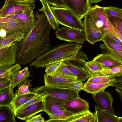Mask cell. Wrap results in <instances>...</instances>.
I'll return each instance as SVG.
<instances>
[{"label":"cell","mask_w":122,"mask_h":122,"mask_svg":"<svg viewBox=\"0 0 122 122\" xmlns=\"http://www.w3.org/2000/svg\"><path fill=\"white\" fill-rule=\"evenodd\" d=\"M51 28L46 15H37L31 30L19 42L16 63L25 65L46 53L51 47L50 33Z\"/></svg>","instance_id":"6da1fadb"},{"label":"cell","mask_w":122,"mask_h":122,"mask_svg":"<svg viewBox=\"0 0 122 122\" xmlns=\"http://www.w3.org/2000/svg\"><path fill=\"white\" fill-rule=\"evenodd\" d=\"M82 47L79 44L72 42L61 44L51 47L46 53L35 58L29 66L38 69L45 67L54 62L70 61L74 58Z\"/></svg>","instance_id":"7a4b0ae2"},{"label":"cell","mask_w":122,"mask_h":122,"mask_svg":"<svg viewBox=\"0 0 122 122\" xmlns=\"http://www.w3.org/2000/svg\"><path fill=\"white\" fill-rule=\"evenodd\" d=\"M51 10L58 24L79 31H83V22L66 7L50 6Z\"/></svg>","instance_id":"3957f363"},{"label":"cell","mask_w":122,"mask_h":122,"mask_svg":"<svg viewBox=\"0 0 122 122\" xmlns=\"http://www.w3.org/2000/svg\"><path fill=\"white\" fill-rule=\"evenodd\" d=\"M84 16L89 19L104 35L109 32L115 35L111 25L107 20L103 7L97 5L90 6Z\"/></svg>","instance_id":"277c9868"},{"label":"cell","mask_w":122,"mask_h":122,"mask_svg":"<svg viewBox=\"0 0 122 122\" xmlns=\"http://www.w3.org/2000/svg\"><path fill=\"white\" fill-rule=\"evenodd\" d=\"M80 91L72 88H62L45 85L35 89L33 92L37 94L47 93L65 102L79 97L78 93Z\"/></svg>","instance_id":"5b68a950"},{"label":"cell","mask_w":122,"mask_h":122,"mask_svg":"<svg viewBox=\"0 0 122 122\" xmlns=\"http://www.w3.org/2000/svg\"><path fill=\"white\" fill-rule=\"evenodd\" d=\"M56 38L68 42L83 44L86 39L84 32L64 26L55 32Z\"/></svg>","instance_id":"8992f818"},{"label":"cell","mask_w":122,"mask_h":122,"mask_svg":"<svg viewBox=\"0 0 122 122\" xmlns=\"http://www.w3.org/2000/svg\"><path fill=\"white\" fill-rule=\"evenodd\" d=\"M92 97L98 108L107 112L115 114L112 106L113 99L110 93L104 90L93 94Z\"/></svg>","instance_id":"52a82bcc"},{"label":"cell","mask_w":122,"mask_h":122,"mask_svg":"<svg viewBox=\"0 0 122 122\" xmlns=\"http://www.w3.org/2000/svg\"><path fill=\"white\" fill-rule=\"evenodd\" d=\"M18 41L0 48V66H12L16 63Z\"/></svg>","instance_id":"ba28073f"},{"label":"cell","mask_w":122,"mask_h":122,"mask_svg":"<svg viewBox=\"0 0 122 122\" xmlns=\"http://www.w3.org/2000/svg\"><path fill=\"white\" fill-rule=\"evenodd\" d=\"M65 6L81 20L90 7L89 0H63Z\"/></svg>","instance_id":"9c48e42d"},{"label":"cell","mask_w":122,"mask_h":122,"mask_svg":"<svg viewBox=\"0 0 122 122\" xmlns=\"http://www.w3.org/2000/svg\"><path fill=\"white\" fill-rule=\"evenodd\" d=\"M84 17L83 22V31L86 37V41L94 45L96 42L101 41L104 35L89 19Z\"/></svg>","instance_id":"30bf717a"},{"label":"cell","mask_w":122,"mask_h":122,"mask_svg":"<svg viewBox=\"0 0 122 122\" xmlns=\"http://www.w3.org/2000/svg\"><path fill=\"white\" fill-rule=\"evenodd\" d=\"M43 101V111L49 115L58 111L65 110L64 100L53 97L49 94H47Z\"/></svg>","instance_id":"8fae6325"},{"label":"cell","mask_w":122,"mask_h":122,"mask_svg":"<svg viewBox=\"0 0 122 122\" xmlns=\"http://www.w3.org/2000/svg\"><path fill=\"white\" fill-rule=\"evenodd\" d=\"M46 86L62 88H70V84L72 82L82 81L78 79H69L46 74L44 76Z\"/></svg>","instance_id":"7c38bea8"},{"label":"cell","mask_w":122,"mask_h":122,"mask_svg":"<svg viewBox=\"0 0 122 122\" xmlns=\"http://www.w3.org/2000/svg\"><path fill=\"white\" fill-rule=\"evenodd\" d=\"M64 107L66 110L75 114L88 110L89 105L87 101L79 97L65 102Z\"/></svg>","instance_id":"4fadbf2b"},{"label":"cell","mask_w":122,"mask_h":122,"mask_svg":"<svg viewBox=\"0 0 122 122\" xmlns=\"http://www.w3.org/2000/svg\"><path fill=\"white\" fill-rule=\"evenodd\" d=\"M43 101L36 102L17 112L15 117L22 120L25 121L36 114L43 111Z\"/></svg>","instance_id":"5bb4252c"},{"label":"cell","mask_w":122,"mask_h":122,"mask_svg":"<svg viewBox=\"0 0 122 122\" xmlns=\"http://www.w3.org/2000/svg\"><path fill=\"white\" fill-rule=\"evenodd\" d=\"M95 122H122V117L107 112L95 105Z\"/></svg>","instance_id":"9a60e30c"},{"label":"cell","mask_w":122,"mask_h":122,"mask_svg":"<svg viewBox=\"0 0 122 122\" xmlns=\"http://www.w3.org/2000/svg\"><path fill=\"white\" fill-rule=\"evenodd\" d=\"M64 122H95L94 115L88 110L74 114L63 120Z\"/></svg>","instance_id":"2e32d148"},{"label":"cell","mask_w":122,"mask_h":122,"mask_svg":"<svg viewBox=\"0 0 122 122\" xmlns=\"http://www.w3.org/2000/svg\"><path fill=\"white\" fill-rule=\"evenodd\" d=\"M93 60L109 68L122 65V62L108 55L102 53L94 57Z\"/></svg>","instance_id":"e0dca14e"},{"label":"cell","mask_w":122,"mask_h":122,"mask_svg":"<svg viewBox=\"0 0 122 122\" xmlns=\"http://www.w3.org/2000/svg\"><path fill=\"white\" fill-rule=\"evenodd\" d=\"M37 94L33 92L23 94H18L16 92L14 97L10 105L14 111L25 104L35 96Z\"/></svg>","instance_id":"ac0fdd59"},{"label":"cell","mask_w":122,"mask_h":122,"mask_svg":"<svg viewBox=\"0 0 122 122\" xmlns=\"http://www.w3.org/2000/svg\"><path fill=\"white\" fill-rule=\"evenodd\" d=\"M41 2L42 7L39 11L44 12L46 15L51 28L57 30L59 29V24L51 10L50 6L48 3L45 1Z\"/></svg>","instance_id":"d6986e66"},{"label":"cell","mask_w":122,"mask_h":122,"mask_svg":"<svg viewBox=\"0 0 122 122\" xmlns=\"http://www.w3.org/2000/svg\"><path fill=\"white\" fill-rule=\"evenodd\" d=\"M13 109L10 105L0 106V122H16Z\"/></svg>","instance_id":"ffe728a7"},{"label":"cell","mask_w":122,"mask_h":122,"mask_svg":"<svg viewBox=\"0 0 122 122\" xmlns=\"http://www.w3.org/2000/svg\"><path fill=\"white\" fill-rule=\"evenodd\" d=\"M114 82L104 83H89L86 82L84 83V86L82 90L87 93L93 94L104 90L109 86H113Z\"/></svg>","instance_id":"44dd1931"},{"label":"cell","mask_w":122,"mask_h":122,"mask_svg":"<svg viewBox=\"0 0 122 122\" xmlns=\"http://www.w3.org/2000/svg\"><path fill=\"white\" fill-rule=\"evenodd\" d=\"M53 76L69 79H77V77L73 74L66 66L65 62L61 61L55 70L51 74Z\"/></svg>","instance_id":"7402d4cb"},{"label":"cell","mask_w":122,"mask_h":122,"mask_svg":"<svg viewBox=\"0 0 122 122\" xmlns=\"http://www.w3.org/2000/svg\"><path fill=\"white\" fill-rule=\"evenodd\" d=\"M24 34L18 32L7 34L5 36H0V48L4 47L15 41L20 42L24 37Z\"/></svg>","instance_id":"603a6c76"},{"label":"cell","mask_w":122,"mask_h":122,"mask_svg":"<svg viewBox=\"0 0 122 122\" xmlns=\"http://www.w3.org/2000/svg\"><path fill=\"white\" fill-rule=\"evenodd\" d=\"M0 105H10L15 96L11 85L0 91Z\"/></svg>","instance_id":"cb8c5ba5"},{"label":"cell","mask_w":122,"mask_h":122,"mask_svg":"<svg viewBox=\"0 0 122 122\" xmlns=\"http://www.w3.org/2000/svg\"><path fill=\"white\" fill-rule=\"evenodd\" d=\"M65 62L66 66L73 74L77 77V79L83 81L90 76L87 71L85 69L76 67L69 61H67Z\"/></svg>","instance_id":"d4e9b609"},{"label":"cell","mask_w":122,"mask_h":122,"mask_svg":"<svg viewBox=\"0 0 122 122\" xmlns=\"http://www.w3.org/2000/svg\"><path fill=\"white\" fill-rule=\"evenodd\" d=\"M30 73L28 67H26L13 74L11 77V85L14 88L18 84L29 77Z\"/></svg>","instance_id":"484cf974"},{"label":"cell","mask_w":122,"mask_h":122,"mask_svg":"<svg viewBox=\"0 0 122 122\" xmlns=\"http://www.w3.org/2000/svg\"><path fill=\"white\" fill-rule=\"evenodd\" d=\"M86 65L90 76L94 75H102L101 72L103 70L109 68L93 60L87 61Z\"/></svg>","instance_id":"4316f807"},{"label":"cell","mask_w":122,"mask_h":122,"mask_svg":"<svg viewBox=\"0 0 122 122\" xmlns=\"http://www.w3.org/2000/svg\"><path fill=\"white\" fill-rule=\"evenodd\" d=\"M74 114L66 110L58 111L50 114L49 116L51 119L45 122H62Z\"/></svg>","instance_id":"83f0119b"},{"label":"cell","mask_w":122,"mask_h":122,"mask_svg":"<svg viewBox=\"0 0 122 122\" xmlns=\"http://www.w3.org/2000/svg\"><path fill=\"white\" fill-rule=\"evenodd\" d=\"M116 77L108 76L103 75H97L91 76L86 82L87 83H104L114 82Z\"/></svg>","instance_id":"f1b7e54d"},{"label":"cell","mask_w":122,"mask_h":122,"mask_svg":"<svg viewBox=\"0 0 122 122\" xmlns=\"http://www.w3.org/2000/svg\"><path fill=\"white\" fill-rule=\"evenodd\" d=\"M99 47L102 54L109 55L122 62V51L111 49L102 44Z\"/></svg>","instance_id":"f546056e"},{"label":"cell","mask_w":122,"mask_h":122,"mask_svg":"<svg viewBox=\"0 0 122 122\" xmlns=\"http://www.w3.org/2000/svg\"><path fill=\"white\" fill-rule=\"evenodd\" d=\"M26 103L14 110L15 114L28 107L38 102L42 101L47 93L37 94Z\"/></svg>","instance_id":"4dcf8cb0"},{"label":"cell","mask_w":122,"mask_h":122,"mask_svg":"<svg viewBox=\"0 0 122 122\" xmlns=\"http://www.w3.org/2000/svg\"><path fill=\"white\" fill-rule=\"evenodd\" d=\"M101 74L115 77L122 76V65L104 69L102 72Z\"/></svg>","instance_id":"1f68e13d"},{"label":"cell","mask_w":122,"mask_h":122,"mask_svg":"<svg viewBox=\"0 0 122 122\" xmlns=\"http://www.w3.org/2000/svg\"><path fill=\"white\" fill-rule=\"evenodd\" d=\"M32 80H29L28 78L18 84L17 86L18 89L16 92L19 94H23L30 93L29 90L30 84Z\"/></svg>","instance_id":"d6a6232c"},{"label":"cell","mask_w":122,"mask_h":122,"mask_svg":"<svg viewBox=\"0 0 122 122\" xmlns=\"http://www.w3.org/2000/svg\"><path fill=\"white\" fill-rule=\"evenodd\" d=\"M109 48L122 51V47L117 44L110 37L104 35L101 40Z\"/></svg>","instance_id":"836d02e7"},{"label":"cell","mask_w":122,"mask_h":122,"mask_svg":"<svg viewBox=\"0 0 122 122\" xmlns=\"http://www.w3.org/2000/svg\"><path fill=\"white\" fill-rule=\"evenodd\" d=\"M106 16H117L122 18V9L115 6L103 7Z\"/></svg>","instance_id":"e575fe53"},{"label":"cell","mask_w":122,"mask_h":122,"mask_svg":"<svg viewBox=\"0 0 122 122\" xmlns=\"http://www.w3.org/2000/svg\"><path fill=\"white\" fill-rule=\"evenodd\" d=\"M107 16L112 27H114L122 32V18L115 16Z\"/></svg>","instance_id":"d590c367"},{"label":"cell","mask_w":122,"mask_h":122,"mask_svg":"<svg viewBox=\"0 0 122 122\" xmlns=\"http://www.w3.org/2000/svg\"><path fill=\"white\" fill-rule=\"evenodd\" d=\"M21 68V65L19 64L16 63L13 65L9 69L0 75V79L2 78L11 79V76L20 71Z\"/></svg>","instance_id":"8d00e7d4"},{"label":"cell","mask_w":122,"mask_h":122,"mask_svg":"<svg viewBox=\"0 0 122 122\" xmlns=\"http://www.w3.org/2000/svg\"><path fill=\"white\" fill-rule=\"evenodd\" d=\"M60 62H55L51 63L46 67L45 71L46 74L49 75L53 72L59 65Z\"/></svg>","instance_id":"74e56055"},{"label":"cell","mask_w":122,"mask_h":122,"mask_svg":"<svg viewBox=\"0 0 122 122\" xmlns=\"http://www.w3.org/2000/svg\"><path fill=\"white\" fill-rule=\"evenodd\" d=\"M53 6L57 7L65 6L63 0H44Z\"/></svg>","instance_id":"f35d334b"},{"label":"cell","mask_w":122,"mask_h":122,"mask_svg":"<svg viewBox=\"0 0 122 122\" xmlns=\"http://www.w3.org/2000/svg\"><path fill=\"white\" fill-rule=\"evenodd\" d=\"M41 114L34 115L25 121V122H44L45 121Z\"/></svg>","instance_id":"ab89813d"},{"label":"cell","mask_w":122,"mask_h":122,"mask_svg":"<svg viewBox=\"0 0 122 122\" xmlns=\"http://www.w3.org/2000/svg\"><path fill=\"white\" fill-rule=\"evenodd\" d=\"M11 85L10 79L2 78L0 79V91Z\"/></svg>","instance_id":"60d3db41"},{"label":"cell","mask_w":122,"mask_h":122,"mask_svg":"<svg viewBox=\"0 0 122 122\" xmlns=\"http://www.w3.org/2000/svg\"><path fill=\"white\" fill-rule=\"evenodd\" d=\"M82 82L78 81L71 83L70 84V87L80 91L83 89L84 86V83Z\"/></svg>","instance_id":"b9f144b4"},{"label":"cell","mask_w":122,"mask_h":122,"mask_svg":"<svg viewBox=\"0 0 122 122\" xmlns=\"http://www.w3.org/2000/svg\"><path fill=\"white\" fill-rule=\"evenodd\" d=\"M104 35L109 36L117 44L122 47V41H121L114 34L109 32L106 34Z\"/></svg>","instance_id":"7bdbcfd3"},{"label":"cell","mask_w":122,"mask_h":122,"mask_svg":"<svg viewBox=\"0 0 122 122\" xmlns=\"http://www.w3.org/2000/svg\"><path fill=\"white\" fill-rule=\"evenodd\" d=\"M12 66H0V75L9 69Z\"/></svg>","instance_id":"ee69618b"},{"label":"cell","mask_w":122,"mask_h":122,"mask_svg":"<svg viewBox=\"0 0 122 122\" xmlns=\"http://www.w3.org/2000/svg\"><path fill=\"white\" fill-rule=\"evenodd\" d=\"M112 27L115 35L122 41V32L114 27Z\"/></svg>","instance_id":"f6af8a7d"},{"label":"cell","mask_w":122,"mask_h":122,"mask_svg":"<svg viewBox=\"0 0 122 122\" xmlns=\"http://www.w3.org/2000/svg\"><path fill=\"white\" fill-rule=\"evenodd\" d=\"M7 35L6 31L3 29H0V36L3 37Z\"/></svg>","instance_id":"bcb514c9"},{"label":"cell","mask_w":122,"mask_h":122,"mask_svg":"<svg viewBox=\"0 0 122 122\" xmlns=\"http://www.w3.org/2000/svg\"><path fill=\"white\" fill-rule=\"evenodd\" d=\"M115 89L119 95L120 97L121 101L122 102V88H116Z\"/></svg>","instance_id":"7dc6e473"},{"label":"cell","mask_w":122,"mask_h":122,"mask_svg":"<svg viewBox=\"0 0 122 122\" xmlns=\"http://www.w3.org/2000/svg\"><path fill=\"white\" fill-rule=\"evenodd\" d=\"M102 0H89L90 2L92 4L93 3H98Z\"/></svg>","instance_id":"c3c4849f"},{"label":"cell","mask_w":122,"mask_h":122,"mask_svg":"<svg viewBox=\"0 0 122 122\" xmlns=\"http://www.w3.org/2000/svg\"><path fill=\"white\" fill-rule=\"evenodd\" d=\"M16 0L19 2H24L26 1L29 0Z\"/></svg>","instance_id":"681fc988"},{"label":"cell","mask_w":122,"mask_h":122,"mask_svg":"<svg viewBox=\"0 0 122 122\" xmlns=\"http://www.w3.org/2000/svg\"><path fill=\"white\" fill-rule=\"evenodd\" d=\"M40 0L41 2H42L43 1H45L44 0Z\"/></svg>","instance_id":"f907efd6"},{"label":"cell","mask_w":122,"mask_h":122,"mask_svg":"<svg viewBox=\"0 0 122 122\" xmlns=\"http://www.w3.org/2000/svg\"></svg>","instance_id":"816d5d0a"},{"label":"cell","mask_w":122,"mask_h":122,"mask_svg":"<svg viewBox=\"0 0 122 122\" xmlns=\"http://www.w3.org/2000/svg\"></svg>","instance_id":"f5cc1de1"}]
</instances>
